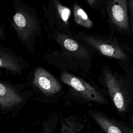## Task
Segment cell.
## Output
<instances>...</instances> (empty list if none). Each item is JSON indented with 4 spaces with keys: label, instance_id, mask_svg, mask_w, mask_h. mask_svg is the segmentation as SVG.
Masks as SVG:
<instances>
[{
    "label": "cell",
    "instance_id": "obj_1",
    "mask_svg": "<svg viewBox=\"0 0 133 133\" xmlns=\"http://www.w3.org/2000/svg\"><path fill=\"white\" fill-rule=\"evenodd\" d=\"M17 87L0 81V114L15 116L31 97Z\"/></svg>",
    "mask_w": 133,
    "mask_h": 133
},
{
    "label": "cell",
    "instance_id": "obj_2",
    "mask_svg": "<svg viewBox=\"0 0 133 133\" xmlns=\"http://www.w3.org/2000/svg\"><path fill=\"white\" fill-rule=\"evenodd\" d=\"M61 81L68 85L71 90V94L77 96L82 100L97 103H107L108 101L95 87L90 84L73 74L66 72H62Z\"/></svg>",
    "mask_w": 133,
    "mask_h": 133
},
{
    "label": "cell",
    "instance_id": "obj_3",
    "mask_svg": "<svg viewBox=\"0 0 133 133\" xmlns=\"http://www.w3.org/2000/svg\"><path fill=\"white\" fill-rule=\"evenodd\" d=\"M45 11V15L52 27L55 26L59 30L69 33L71 10L69 8L62 5L59 0H50Z\"/></svg>",
    "mask_w": 133,
    "mask_h": 133
},
{
    "label": "cell",
    "instance_id": "obj_4",
    "mask_svg": "<svg viewBox=\"0 0 133 133\" xmlns=\"http://www.w3.org/2000/svg\"><path fill=\"white\" fill-rule=\"evenodd\" d=\"M102 72L105 86L115 107L119 112H126L127 99L121 84L109 68L103 67Z\"/></svg>",
    "mask_w": 133,
    "mask_h": 133
},
{
    "label": "cell",
    "instance_id": "obj_5",
    "mask_svg": "<svg viewBox=\"0 0 133 133\" xmlns=\"http://www.w3.org/2000/svg\"><path fill=\"white\" fill-rule=\"evenodd\" d=\"M33 84L43 95L48 97L56 96L62 89L59 81L42 67H38L35 71Z\"/></svg>",
    "mask_w": 133,
    "mask_h": 133
},
{
    "label": "cell",
    "instance_id": "obj_6",
    "mask_svg": "<svg viewBox=\"0 0 133 133\" xmlns=\"http://www.w3.org/2000/svg\"><path fill=\"white\" fill-rule=\"evenodd\" d=\"M107 11L111 22L119 30L127 31L129 29L127 0H109Z\"/></svg>",
    "mask_w": 133,
    "mask_h": 133
},
{
    "label": "cell",
    "instance_id": "obj_7",
    "mask_svg": "<svg viewBox=\"0 0 133 133\" xmlns=\"http://www.w3.org/2000/svg\"><path fill=\"white\" fill-rule=\"evenodd\" d=\"M82 37L87 44L105 56L123 60L127 59L125 53L115 43H109L88 35H83Z\"/></svg>",
    "mask_w": 133,
    "mask_h": 133
},
{
    "label": "cell",
    "instance_id": "obj_8",
    "mask_svg": "<svg viewBox=\"0 0 133 133\" xmlns=\"http://www.w3.org/2000/svg\"><path fill=\"white\" fill-rule=\"evenodd\" d=\"M35 23V19L31 15L23 10L16 12L13 17L15 30L22 42L28 39L34 32Z\"/></svg>",
    "mask_w": 133,
    "mask_h": 133
},
{
    "label": "cell",
    "instance_id": "obj_9",
    "mask_svg": "<svg viewBox=\"0 0 133 133\" xmlns=\"http://www.w3.org/2000/svg\"><path fill=\"white\" fill-rule=\"evenodd\" d=\"M90 117L105 133H126L118 122L110 118L107 115L97 110L88 111Z\"/></svg>",
    "mask_w": 133,
    "mask_h": 133
},
{
    "label": "cell",
    "instance_id": "obj_10",
    "mask_svg": "<svg viewBox=\"0 0 133 133\" xmlns=\"http://www.w3.org/2000/svg\"><path fill=\"white\" fill-rule=\"evenodd\" d=\"M57 40L64 48L74 54L76 56L83 58L87 57V52L86 49L75 40L63 34L57 35Z\"/></svg>",
    "mask_w": 133,
    "mask_h": 133
},
{
    "label": "cell",
    "instance_id": "obj_11",
    "mask_svg": "<svg viewBox=\"0 0 133 133\" xmlns=\"http://www.w3.org/2000/svg\"><path fill=\"white\" fill-rule=\"evenodd\" d=\"M0 68L17 73L20 72L21 68L17 59L4 51L0 50Z\"/></svg>",
    "mask_w": 133,
    "mask_h": 133
},
{
    "label": "cell",
    "instance_id": "obj_12",
    "mask_svg": "<svg viewBox=\"0 0 133 133\" xmlns=\"http://www.w3.org/2000/svg\"><path fill=\"white\" fill-rule=\"evenodd\" d=\"M74 21L79 24L86 28H91L93 26V22L90 19L86 12L76 3L73 6Z\"/></svg>",
    "mask_w": 133,
    "mask_h": 133
},
{
    "label": "cell",
    "instance_id": "obj_13",
    "mask_svg": "<svg viewBox=\"0 0 133 133\" xmlns=\"http://www.w3.org/2000/svg\"><path fill=\"white\" fill-rule=\"evenodd\" d=\"M129 8L130 25L132 29V31L133 32V0H129Z\"/></svg>",
    "mask_w": 133,
    "mask_h": 133
},
{
    "label": "cell",
    "instance_id": "obj_14",
    "mask_svg": "<svg viewBox=\"0 0 133 133\" xmlns=\"http://www.w3.org/2000/svg\"><path fill=\"white\" fill-rule=\"evenodd\" d=\"M118 123L119 124V125L121 126V127L123 128V129L125 130V131L126 133H133V129H131V128L129 127L128 126H127L126 125L124 124H122L118 122Z\"/></svg>",
    "mask_w": 133,
    "mask_h": 133
},
{
    "label": "cell",
    "instance_id": "obj_15",
    "mask_svg": "<svg viewBox=\"0 0 133 133\" xmlns=\"http://www.w3.org/2000/svg\"><path fill=\"white\" fill-rule=\"evenodd\" d=\"M86 1L88 4V5L91 7H94L98 1V0H86Z\"/></svg>",
    "mask_w": 133,
    "mask_h": 133
},
{
    "label": "cell",
    "instance_id": "obj_16",
    "mask_svg": "<svg viewBox=\"0 0 133 133\" xmlns=\"http://www.w3.org/2000/svg\"><path fill=\"white\" fill-rule=\"evenodd\" d=\"M130 119H131V122H132V123H133V115H131V117H130Z\"/></svg>",
    "mask_w": 133,
    "mask_h": 133
},
{
    "label": "cell",
    "instance_id": "obj_17",
    "mask_svg": "<svg viewBox=\"0 0 133 133\" xmlns=\"http://www.w3.org/2000/svg\"><path fill=\"white\" fill-rule=\"evenodd\" d=\"M2 30H1V29H0V36H1L2 35Z\"/></svg>",
    "mask_w": 133,
    "mask_h": 133
}]
</instances>
